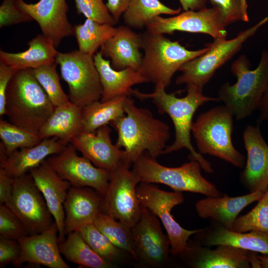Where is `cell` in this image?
Segmentation results:
<instances>
[{
  "label": "cell",
  "mask_w": 268,
  "mask_h": 268,
  "mask_svg": "<svg viewBox=\"0 0 268 268\" xmlns=\"http://www.w3.org/2000/svg\"><path fill=\"white\" fill-rule=\"evenodd\" d=\"M125 110L126 115L110 123L117 132L115 145L124 148L125 163L131 166L145 152L155 158L163 154L170 136L169 126L148 109L136 106L130 96Z\"/></svg>",
  "instance_id": "cell-1"
},
{
  "label": "cell",
  "mask_w": 268,
  "mask_h": 268,
  "mask_svg": "<svg viewBox=\"0 0 268 268\" xmlns=\"http://www.w3.org/2000/svg\"><path fill=\"white\" fill-rule=\"evenodd\" d=\"M187 94L183 97H177L174 93H167L165 89L155 88L150 93H141L133 90V95L141 100L151 99L160 114H167L171 119L175 128V140L167 146L163 154L187 148L189 151L188 158L199 162L201 169L207 173L213 172L210 162L194 148L191 140L193 124V118L197 110L209 101H219L215 97L203 95V91L194 86H187Z\"/></svg>",
  "instance_id": "cell-2"
},
{
  "label": "cell",
  "mask_w": 268,
  "mask_h": 268,
  "mask_svg": "<svg viewBox=\"0 0 268 268\" xmlns=\"http://www.w3.org/2000/svg\"><path fill=\"white\" fill-rule=\"evenodd\" d=\"M5 98V115L9 122L36 134L55 109L30 68L16 71Z\"/></svg>",
  "instance_id": "cell-3"
},
{
  "label": "cell",
  "mask_w": 268,
  "mask_h": 268,
  "mask_svg": "<svg viewBox=\"0 0 268 268\" xmlns=\"http://www.w3.org/2000/svg\"><path fill=\"white\" fill-rule=\"evenodd\" d=\"M247 56L241 55L231 64L230 70L237 81L234 84L226 82L218 91L222 101L237 120L250 116L257 110L268 86V50L262 52L260 62L251 69Z\"/></svg>",
  "instance_id": "cell-4"
},
{
  "label": "cell",
  "mask_w": 268,
  "mask_h": 268,
  "mask_svg": "<svg viewBox=\"0 0 268 268\" xmlns=\"http://www.w3.org/2000/svg\"><path fill=\"white\" fill-rule=\"evenodd\" d=\"M143 58L138 71L155 88L166 89L180 67L187 62L205 53L208 45L190 50L178 41H171L163 34L146 30L142 33Z\"/></svg>",
  "instance_id": "cell-5"
},
{
  "label": "cell",
  "mask_w": 268,
  "mask_h": 268,
  "mask_svg": "<svg viewBox=\"0 0 268 268\" xmlns=\"http://www.w3.org/2000/svg\"><path fill=\"white\" fill-rule=\"evenodd\" d=\"M233 116L225 105L216 106L198 117L192 133L200 154L215 156L243 169L246 159L232 141Z\"/></svg>",
  "instance_id": "cell-6"
},
{
  "label": "cell",
  "mask_w": 268,
  "mask_h": 268,
  "mask_svg": "<svg viewBox=\"0 0 268 268\" xmlns=\"http://www.w3.org/2000/svg\"><path fill=\"white\" fill-rule=\"evenodd\" d=\"M156 159L145 152L133 164L132 170L139 183L162 184L175 192H189L206 197H218L224 194L202 176L197 161L190 160L179 167H169L161 165Z\"/></svg>",
  "instance_id": "cell-7"
},
{
  "label": "cell",
  "mask_w": 268,
  "mask_h": 268,
  "mask_svg": "<svg viewBox=\"0 0 268 268\" xmlns=\"http://www.w3.org/2000/svg\"><path fill=\"white\" fill-rule=\"evenodd\" d=\"M268 22V15L250 28L241 31L233 38L216 39L207 44L208 50L204 54L183 65L179 69L181 74L175 81L178 85L194 86L203 91L216 70L231 60L243 44Z\"/></svg>",
  "instance_id": "cell-8"
},
{
  "label": "cell",
  "mask_w": 268,
  "mask_h": 268,
  "mask_svg": "<svg viewBox=\"0 0 268 268\" xmlns=\"http://www.w3.org/2000/svg\"><path fill=\"white\" fill-rule=\"evenodd\" d=\"M56 63L68 88V96L72 103L83 108L101 98L102 87L93 56L79 50L58 52Z\"/></svg>",
  "instance_id": "cell-9"
},
{
  "label": "cell",
  "mask_w": 268,
  "mask_h": 268,
  "mask_svg": "<svg viewBox=\"0 0 268 268\" xmlns=\"http://www.w3.org/2000/svg\"><path fill=\"white\" fill-rule=\"evenodd\" d=\"M130 167L123 163L110 172L109 184L103 196L101 212L132 228L140 217L141 205L136 193L139 181Z\"/></svg>",
  "instance_id": "cell-10"
},
{
  "label": "cell",
  "mask_w": 268,
  "mask_h": 268,
  "mask_svg": "<svg viewBox=\"0 0 268 268\" xmlns=\"http://www.w3.org/2000/svg\"><path fill=\"white\" fill-rule=\"evenodd\" d=\"M132 232L134 260L137 266L145 268L169 266L170 242L154 213L141 205L140 217L132 228Z\"/></svg>",
  "instance_id": "cell-11"
},
{
  "label": "cell",
  "mask_w": 268,
  "mask_h": 268,
  "mask_svg": "<svg viewBox=\"0 0 268 268\" xmlns=\"http://www.w3.org/2000/svg\"><path fill=\"white\" fill-rule=\"evenodd\" d=\"M136 193L140 204L160 220L170 242L171 254L179 256L186 247L190 237L201 230L185 229L172 215V209L184 201L182 192H166L151 184L139 183Z\"/></svg>",
  "instance_id": "cell-12"
},
{
  "label": "cell",
  "mask_w": 268,
  "mask_h": 268,
  "mask_svg": "<svg viewBox=\"0 0 268 268\" xmlns=\"http://www.w3.org/2000/svg\"><path fill=\"white\" fill-rule=\"evenodd\" d=\"M5 205L20 219L29 235L43 232L54 221L43 195L29 173L14 178L11 199Z\"/></svg>",
  "instance_id": "cell-13"
},
{
  "label": "cell",
  "mask_w": 268,
  "mask_h": 268,
  "mask_svg": "<svg viewBox=\"0 0 268 268\" xmlns=\"http://www.w3.org/2000/svg\"><path fill=\"white\" fill-rule=\"evenodd\" d=\"M179 256L191 268H261L256 252L225 245L211 249L190 239Z\"/></svg>",
  "instance_id": "cell-14"
},
{
  "label": "cell",
  "mask_w": 268,
  "mask_h": 268,
  "mask_svg": "<svg viewBox=\"0 0 268 268\" xmlns=\"http://www.w3.org/2000/svg\"><path fill=\"white\" fill-rule=\"evenodd\" d=\"M55 171L72 186L88 187L94 189L102 197L105 194L110 180L107 170L95 166L84 156H79L76 149L68 143L61 152L46 159Z\"/></svg>",
  "instance_id": "cell-15"
},
{
  "label": "cell",
  "mask_w": 268,
  "mask_h": 268,
  "mask_svg": "<svg viewBox=\"0 0 268 268\" xmlns=\"http://www.w3.org/2000/svg\"><path fill=\"white\" fill-rule=\"evenodd\" d=\"M219 12L206 7L199 10H186L173 17H155L145 28L147 31L172 35L176 31L207 34L213 38L226 39L227 31Z\"/></svg>",
  "instance_id": "cell-16"
},
{
  "label": "cell",
  "mask_w": 268,
  "mask_h": 268,
  "mask_svg": "<svg viewBox=\"0 0 268 268\" xmlns=\"http://www.w3.org/2000/svg\"><path fill=\"white\" fill-rule=\"evenodd\" d=\"M247 159L239 174L240 183L250 192L268 189V144L259 126H248L243 133Z\"/></svg>",
  "instance_id": "cell-17"
},
{
  "label": "cell",
  "mask_w": 268,
  "mask_h": 268,
  "mask_svg": "<svg viewBox=\"0 0 268 268\" xmlns=\"http://www.w3.org/2000/svg\"><path fill=\"white\" fill-rule=\"evenodd\" d=\"M16 3L20 10L36 21L42 34L56 47L64 38L73 35V26L67 16L66 0H40L35 3L16 0Z\"/></svg>",
  "instance_id": "cell-18"
},
{
  "label": "cell",
  "mask_w": 268,
  "mask_h": 268,
  "mask_svg": "<svg viewBox=\"0 0 268 268\" xmlns=\"http://www.w3.org/2000/svg\"><path fill=\"white\" fill-rule=\"evenodd\" d=\"M58 237L59 229L54 221L43 232L19 239L17 241L21 246V254L12 264L16 267L27 263L49 268H69L62 257Z\"/></svg>",
  "instance_id": "cell-19"
},
{
  "label": "cell",
  "mask_w": 268,
  "mask_h": 268,
  "mask_svg": "<svg viewBox=\"0 0 268 268\" xmlns=\"http://www.w3.org/2000/svg\"><path fill=\"white\" fill-rule=\"evenodd\" d=\"M111 132L106 125L94 132H82L70 143L95 166L110 172L125 163L124 150L112 143Z\"/></svg>",
  "instance_id": "cell-20"
},
{
  "label": "cell",
  "mask_w": 268,
  "mask_h": 268,
  "mask_svg": "<svg viewBox=\"0 0 268 268\" xmlns=\"http://www.w3.org/2000/svg\"><path fill=\"white\" fill-rule=\"evenodd\" d=\"M29 173L43 195L59 229V243L66 239L64 203L71 184L61 178L46 159Z\"/></svg>",
  "instance_id": "cell-21"
},
{
  "label": "cell",
  "mask_w": 268,
  "mask_h": 268,
  "mask_svg": "<svg viewBox=\"0 0 268 268\" xmlns=\"http://www.w3.org/2000/svg\"><path fill=\"white\" fill-rule=\"evenodd\" d=\"M194 241L208 247L231 246L248 251L268 254V234L259 231L239 232L228 230L210 220L209 225L194 235Z\"/></svg>",
  "instance_id": "cell-22"
},
{
  "label": "cell",
  "mask_w": 268,
  "mask_h": 268,
  "mask_svg": "<svg viewBox=\"0 0 268 268\" xmlns=\"http://www.w3.org/2000/svg\"><path fill=\"white\" fill-rule=\"evenodd\" d=\"M102 198L92 188L71 186L64 203L66 236L69 233L78 231L84 226L93 223L101 211Z\"/></svg>",
  "instance_id": "cell-23"
},
{
  "label": "cell",
  "mask_w": 268,
  "mask_h": 268,
  "mask_svg": "<svg viewBox=\"0 0 268 268\" xmlns=\"http://www.w3.org/2000/svg\"><path fill=\"white\" fill-rule=\"evenodd\" d=\"M142 33H137L127 25L117 27L114 35L106 41L100 51L104 57L111 60L112 67L121 70L132 67L138 70L143 55Z\"/></svg>",
  "instance_id": "cell-24"
},
{
  "label": "cell",
  "mask_w": 268,
  "mask_h": 268,
  "mask_svg": "<svg viewBox=\"0 0 268 268\" xmlns=\"http://www.w3.org/2000/svg\"><path fill=\"white\" fill-rule=\"evenodd\" d=\"M265 193L258 191L238 197H206L195 204L198 215L203 219L214 221L225 228L232 230L239 213L253 202L258 201Z\"/></svg>",
  "instance_id": "cell-25"
},
{
  "label": "cell",
  "mask_w": 268,
  "mask_h": 268,
  "mask_svg": "<svg viewBox=\"0 0 268 268\" xmlns=\"http://www.w3.org/2000/svg\"><path fill=\"white\" fill-rule=\"evenodd\" d=\"M93 59L102 87L101 101L120 96H130L133 86L148 82L138 70L132 67L121 70L113 68L110 61L106 60L100 51L95 54Z\"/></svg>",
  "instance_id": "cell-26"
},
{
  "label": "cell",
  "mask_w": 268,
  "mask_h": 268,
  "mask_svg": "<svg viewBox=\"0 0 268 268\" xmlns=\"http://www.w3.org/2000/svg\"><path fill=\"white\" fill-rule=\"evenodd\" d=\"M68 143L57 137L42 139L38 144L17 149L0 161L3 168L14 178L21 176L38 166L48 157L62 151Z\"/></svg>",
  "instance_id": "cell-27"
},
{
  "label": "cell",
  "mask_w": 268,
  "mask_h": 268,
  "mask_svg": "<svg viewBox=\"0 0 268 268\" xmlns=\"http://www.w3.org/2000/svg\"><path fill=\"white\" fill-rule=\"evenodd\" d=\"M82 108L70 101L55 107L38 132L41 139L57 137L67 143L83 132Z\"/></svg>",
  "instance_id": "cell-28"
},
{
  "label": "cell",
  "mask_w": 268,
  "mask_h": 268,
  "mask_svg": "<svg viewBox=\"0 0 268 268\" xmlns=\"http://www.w3.org/2000/svg\"><path fill=\"white\" fill-rule=\"evenodd\" d=\"M25 51L12 53L0 50V63L17 70L35 69L56 62L58 51L53 42L42 34L30 40Z\"/></svg>",
  "instance_id": "cell-29"
},
{
  "label": "cell",
  "mask_w": 268,
  "mask_h": 268,
  "mask_svg": "<svg viewBox=\"0 0 268 268\" xmlns=\"http://www.w3.org/2000/svg\"><path fill=\"white\" fill-rule=\"evenodd\" d=\"M128 96H120L106 101H96L83 107V132H94L124 116Z\"/></svg>",
  "instance_id": "cell-30"
},
{
  "label": "cell",
  "mask_w": 268,
  "mask_h": 268,
  "mask_svg": "<svg viewBox=\"0 0 268 268\" xmlns=\"http://www.w3.org/2000/svg\"><path fill=\"white\" fill-rule=\"evenodd\" d=\"M61 254L67 261L87 268H109L114 265L96 254L84 240L78 231L67 234L65 240L59 243Z\"/></svg>",
  "instance_id": "cell-31"
},
{
  "label": "cell",
  "mask_w": 268,
  "mask_h": 268,
  "mask_svg": "<svg viewBox=\"0 0 268 268\" xmlns=\"http://www.w3.org/2000/svg\"><path fill=\"white\" fill-rule=\"evenodd\" d=\"M182 9L170 8L159 0H131L123 14L126 25L132 28L140 29L146 26L155 17L161 14L176 15Z\"/></svg>",
  "instance_id": "cell-32"
},
{
  "label": "cell",
  "mask_w": 268,
  "mask_h": 268,
  "mask_svg": "<svg viewBox=\"0 0 268 268\" xmlns=\"http://www.w3.org/2000/svg\"><path fill=\"white\" fill-rule=\"evenodd\" d=\"M73 31L78 50L94 56L97 49L115 35L117 27L86 18L83 23L73 26Z\"/></svg>",
  "instance_id": "cell-33"
},
{
  "label": "cell",
  "mask_w": 268,
  "mask_h": 268,
  "mask_svg": "<svg viewBox=\"0 0 268 268\" xmlns=\"http://www.w3.org/2000/svg\"><path fill=\"white\" fill-rule=\"evenodd\" d=\"M78 232L96 254L114 266L117 264L123 263L125 254H129L116 246L93 223L84 226Z\"/></svg>",
  "instance_id": "cell-34"
},
{
  "label": "cell",
  "mask_w": 268,
  "mask_h": 268,
  "mask_svg": "<svg viewBox=\"0 0 268 268\" xmlns=\"http://www.w3.org/2000/svg\"><path fill=\"white\" fill-rule=\"evenodd\" d=\"M93 223L116 246L128 253L134 259L131 227L101 211L96 215Z\"/></svg>",
  "instance_id": "cell-35"
},
{
  "label": "cell",
  "mask_w": 268,
  "mask_h": 268,
  "mask_svg": "<svg viewBox=\"0 0 268 268\" xmlns=\"http://www.w3.org/2000/svg\"><path fill=\"white\" fill-rule=\"evenodd\" d=\"M0 137L8 154L38 144L42 139L38 134L3 119L0 120Z\"/></svg>",
  "instance_id": "cell-36"
},
{
  "label": "cell",
  "mask_w": 268,
  "mask_h": 268,
  "mask_svg": "<svg viewBox=\"0 0 268 268\" xmlns=\"http://www.w3.org/2000/svg\"><path fill=\"white\" fill-rule=\"evenodd\" d=\"M57 65L55 62L32 69L34 76L55 107L69 101L68 95L64 92L61 85Z\"/></svg>",
  "instance_id": "cell-37"
},
{
  "label": "cell",
  "mask_w": 268,
  "mask_h": 268,
  "mask_svg": "<svg viewBox=\"0 0 268 268\" xmlns=\"http://www.w3.org/2000/svg\"><path fill=\"white\" fill-rule=\"evenodd\" d=\"M232 230L239 232L259 231L268 234V189L251 211L237 218Z\"/></svg>",
  "instance_id": "cell-38"
},
{
  "label": "cell",
  "mask_w": 268,
  "mask_h": 268,
  "mask_svg": "<svg viewBox=\"0 0 268 268\" xmlns=\"http://www.w3.org/2000/svg\"><path fill=\"white\" fill-rule=\"evenodd\" d=\"M78 14L100 23L114 26L116 23L103 0H74Z\"/></svg>",
  "instance_id": "cell-39"
},
{
  "label": "cell",
  "mask_w": 268,
  "mask_h": 268,
  "mask_svg": "<svg viewBox=\"0 0 268 268\" xmlns=\"http://www.w3.org/2000/svg\"><path fill=\"white\" fill-rule=\"evenodd\" d=\"M28 235L20 219L6 205L0 204V236L18 240Z\"/></svg>",
  "instance_id": "cell-40"
},
{
  "label": "cell",
  "mask_w": 268,
  "mask_h": 268,
  "mask_svg": "<svg viewBox=\"0 0 268 268\" xmlns=\"http://www.w3.org/2000/svg\"><path fill=\"white\" fill-rule=\"evenodd\" d=\"M219 13L223 23L228 25L238 21L248 22L249 17L243 11L241 0H208Z\"/></svg>",
  "instance_id": "cell-41"
},
{
  "label": "cell",
  "mask_w": 268,
  "mask_h": 268,
  "mask_svg": "<svg viewBox=\"0 0 268 268\" xmlns=\"http://www.w3.org/2000/svg\"><path fill=\"white\" fill-rule=\"evenodd\" d=\"M33 20L18 7L16 0H3L0 5V27L10 26Z\"/></svg>",
  "instance_id": "cell-42"
},
{
  "label": "cell",
  "mask_w": 268,
  "mask_h": 268,
  "mask_svg": "<svg viewBox=\"0 0 268 268\" xmlns=\"http://www.w3.org/2000/svg\"><path fill=\"white\" fill-rule=\"evenodd\" d=\"M21 248L19 242L0 236V268L13 264L20 256Z\"/></svg>",
  "instance_id": "cell-43"
},
{
  "label": "cell",
  "mask_w": 268,
  "mask_h": 268,
  "mask_svg": "<svg viewBox=\"0 0 268 268\" xmlns=\"http://www.w3.org/2000/svg\"><path fill=\"white\" fill-rule=\"evenodd\" d=\"M18 70L0 63V116L5 115V94L8 84Z\"/></svg>",
  "instance_id": "cell-44"
},
{
  "label": "cell",
  "mask_w": 268,
  "mask_h": 268,
  "mask_svg": "<svg viewBox=\"0 0 268 268\" xmlns=\"http://www.w3.org/2000/svg\"><path fill=\"white\" fill-rule=\"evenodd\" d=\"M14 178L3 168H0V204H7L11 199Z\"/></svg>",
  "instance_id": "cell-45"
},
{
  "label": "cell",
  "mask_w": 268,
  "mask_h": 268,
  "mask_svg": "<svg viewBox=\"0 0 268 268\" xmlns=\"http://www.w3.org/2000/svg\"><path fill=\"white\" fill-rule=\"evenodd\" d=\"M131 0H107L106 3L116 23L127 8Z\"/></svg>",
  "instance_id": "cell-46"
},
{
  "label": "cell",
  "mask_w": 268,
  "mask_h": 268,
  "mask_svg": "<svg viewBox=\"0 0 268 268\" xmlns=\"http://www.w3.org/2000/svg\"><path fill=\"white\" fill-rule=\"evenodd\" d=\"M259 115L257 119V125L268 121V86L257 109Z\"/></svg>",
  "instance_id": "cell-47"
},
{
  "label": "cell",
  "mask_w": 268,
  "mask_h": 268,
  "mask_svg": "<svg viewBox=\"0 0 268 268\" xmlns=\"http://www.w3.org/2000/svg\"><path fill=\"white\" fill-rule=\"evenodd\" d=\"M182 9L186 10H199L206 7L208 0H179Z\"/></svg>",
  "instance_id": "cell-48"
},
{
  "label": "cell",
  "mask_w": 268,
  "mask_h": 268,
  "mask_svg": "<svg viewBox=\"0 0 268 268\" xmlns=\"http://www.w3.org/2000/svg\"><path fill=\"white\" fill-rule=\"evenodd\" d=\"M261 268H268V257H264L258 255Z\"/></svg>",
  "instance_id": "cell-49"
},
{
  "label": "cell",
  "mask_w": 268,
  "mask_h": 268,
  "mask_svg": "<svg viewBox=\"0 0 268 268\" xmlns=\"http://www.w3.org/2000/svg\"><path fill=\"white\" fill-rule=\"evenodd\" d=\"M241 0L242 2V5L244 13L246 16L249 17L248 15V12H247L248 4L247 3V0Z\"/></svg>",
  "instance_id": "cell-50"
}]
</instances>
